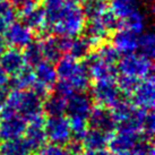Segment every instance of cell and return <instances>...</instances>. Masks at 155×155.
I'll use <instances>...</instances> for the list:
<instances>
[{
	"instance_id": "6da1fadb",
	"label": "cell",
	"mask_w": 155,
	"mask_h": 155,
	"mask_svg": "<svg viewBox=\"0 0 155 155\" xmlns=\"http://www.w3.org/2000/svg\"><path fill=\"white\" fill-rule=\"evenodd\" d=\"M44 13L48 28L57 36L75 38L82 34L86 25V17L76 2L69 0H45Z\"/></svg>"
},
{
	"instance_id": "7a4b0ae2",
	"label": "cell",
	"mask_w": 155,
	"mask_h": 155,
	"mask_svg": "<svg viewBox=\"0 0 155 155\" xmlns=\"http://www.w3.org/2000/svg\"><path fill=\"white\" fill-rule=\"evenodd\" d=\"M57 81L54 85L57 94L67 97L74 92H85L91 85V76L86 64L64 54L57 61Z\"/></svg>"
},
{
	"instance_id": "3957f363",
	"label": "cell",
	"mask_w": 155,
	"mask_h": 155,
	"mask_svg": "<svg viewBox=\"0 0 155 155\" xmlns=\"http://www.w3.org/2000/svg\"><path fill=\"white\" fill-rule=\"evenodd\" d=\"M38 94H35L31 88L27 90H10L7 93L4 101V105L18 116L30 121L35 117L42 116L43 101Z\"/></svg>"
},
{
	"instance_id": "277c9868",
	"label": "cell",
	"mask_w": 155,
	"mask_h": 155,
	"mask_svg": "<svg viewBox=\"0 0 155 155\" xmlns=\"http://www.w3.org/2000/svg\"><path fill=\"white\" fill-rule=\"evenodd\" d=\"M118 71L120 75L131 76L137 79H144L152 75L153 71V64L152 59L143 56L140 53H127L124 54L122 58H119L118 60Z\"/></svg>"
},
{
	"instance_id": "5b68a950",
	"label": "cell",
	"mask_w": 155,
	"mask_h": 155,
	"mask_svg": "<svg viewBox=\"0 0 155 155\" xmlns=\"http://www.w3.org/2000/svg\"><path fill=\"white\" fill-rule=\"evenodd\" d=\"M91 97L97 103L99 107L113 108L124 100V95L117 85L116 79L109 78L95 81V83L92 85Z\"/></svg>"
},
{
	"instance_id": "8992f818",
	"label": "cell",
	"mask_w": 155,
	"mask_h": 155,
	"mask_svg": "<svg viewBox=\"0 0 155 155\" xmlns=\"http://www.w3.org/2000/svg\"><path fill=\"white\" fill-rule=\"evenodd\" d=\"M27 121L12 111L6 105L0 108V142L22 137L26 129Z\"/></svg>"
},
{
	"instance_id": "52a82bcc",
	"label": "cell",
	"mask_w": 155,
	"mask_h": 155,
	"mask_svg": "<svg viewBox=\"0 0 155 155\" xmlns=\"http://www.w3.org/2000/svg\"><path fill=\"white\" fill-rule=\"evenodd\" d=\"M44 129L47 134V139H49L52 144L65 146L73 139L71 128L67 117H49L44 121Z\"/></svg>"
},
{
	"instance_id": "ba28073f",
	"label": "cell",
	"mask_w": 155,
	"mask_h": 155,
	"mask_svg": "<svg viewBox=\"0 0 155 155\" xmlns=\"http://www.w3.org/2000/svg\"><path fill=\"white\" fill-rule=\"evenodd\" d=\"M93 110V100L86 92H74L66 97V114L69 120H86Z\"/></svg>"
},
{
	"instance_id": "9c48e42d",
	"label": "cell",
	"mask_w": 155,
	"mask_h": 155,
	"mask_svg": "<svg viewBox=\"0 0 155 155\" xmlns=\"http://www.w3.org/2000/svg\"><path fill=\"white\" fill-rule=\"evenodd\" d=\"M116 134H112L111 138L109 140L108 146L110 147V151L114 154H119L122 152H127L133 150L142 143L143 140L146 139H152L148 138L146 135H144L142 131L134 129H117Z\"/></svg>"
},
{
	"instance_id": "30bf717a",
	"label": "cell",
	"mask_w": 155,
	"mask_h": 155,
	"mask_svg": "<svg viewBox=\"0 0 155 155\" xmlns=\"http://www.w3.org/2000/svg\"><path fill=\"white\" fill-rule=\"evenodd\" d=\"M154 95V78L153 76H150L147 78L140 79L129 96L131 100V104L136 108L143 109V110H153Z\"/></svg>"
},
{
	"instance_id": "8fae6325",
	"label": "cell",
	"mask_w": 155,
	"mask_h": 155,
	"mask_svg": "<svg viewBox=\"0 0 155 155\" xmlns=\"http://www.w3.org/2000/svg\"><path fill=\"white\" fill-rule=\"evenodd\" d=\"M4 41L10 48H25L33 41V31L23 22L14 21L4 32Z\"/></svg>"
},
{
	"instance_id": "7c38bea8",
	"label": "cell",
	"mask_w": 155,
	"mask_h": 155,
	"mask_svg": "<svg viewBox=\"0 0 155 155\" xmlns=\"http://www.w3.org/2000/svg\"><path fill=\"white\" fill-rule=\"evenodd\" d=\"M70 40L71 38L67 36H47L40 41L44 60L53 64L57 62L65 53H67Z\"/></svg>"
},
{
	"instance_id": "4fadbf2b",
	"label": "cell",
	"mask_w": 155,
	"mask_h": 155,
	"mask_svg": "<svg viewBox=\"0 0 155 155\" xmlns=\"http://www.w3.org/2000/svg\"><path fill=\"white\" fill-rule=\"evenodd\" d=\"M44 119L42 116L35 117L27 121L26 129L24 131V139L28 144L31 151H40L47 143V134L44 129Z\"/></svg>"
},
{
	"instance_id": "5bb4252c",
	"label": "cell",
	"mask_w": 155,
	"mask_h": 155,
	"mask_svg": "<svg viewBox=\"0 0 155 155\" xmlns=\"http://www.w3.org/2000/svg\"><path fill=\"white\" fill-rule=\"evenodd\" d=\"M19 14L22 22L28 26L32 31L43 32L48 28V21L44 9L39 7L34 1L19 9Z\"/></svg>"
},
{
	"instance_id": "9a60e30c",
	"label": "cell",
	"mask_w": 155,
	"mask_h": 155,
	"mask_svg": "<svg viewBox=\"0 0 155 155\" xmlns=\"http://www.w3.org/2000/svg\"><path fill=\"white\" fill-rule=\"evenodd\" d=\"M87 126L90 128L101 130L110 135H112L117 129V124L112 112L109 108L104 107L93 108L87 119Z\"/></svg>"
},
{
	"instance_id": "2e32d148",
	"label": "cell",
	"mask_w": 155,
	"mask_h": 155,
	"mask_svg": "<svg viewBox=\"0 0 155 155\" xmlns=\"http://www.w3.org/2000/svg\"><path fill=\"white\" fill-rule=\"evenodd\" d=\"M87 70L90 74L91 78H93L95 81L99 79H109V78H117V69L116 65L109 64L102 58L97 56V53L91 52L87 57Z\"/></svg>"
},
{
	"instance_id": "e0dca14e",
	"label": "cell",
	"mask_w": 155,
	"mask_h": 155,
	"mask_svg": "<svg viewBox=\"0 0 155 155\" xmlns=\"http://www.w3.org/2000/svg\"><path fill=\"white\" fill-rule=\"evenodd\" d=\"M34 67V84L44 90L50 91L58 81L56 66L53 65V62L42 60Z\"/></svg>"
},
{
	"instance_id": "ac0fdd59",
	"label": "cell",
	"mask_w": 155,
	"mask_h": 155,
	"mask_svg": "<svg viewBox=\"0 0 155 155\" xmlns=\"http://www.w3.org/2000/svg\"><path fill=\"white\" fill-rule=\"evenodd\" d=\"M112 45L117 51L122 54L131 53L138 50V35L120 27L114 32L112 38Z\"/></svg>"
},
{
	"instance_id": "d6986e66",
	"label": "cell",
	"mask_w": 155,
	"mask_h": 155,
	"mask_svg": "<svg viewBox=\"0 0 155 155\" xmlns=\"http://www.w3.org/2000/svg\"><path fill=\"white\" fill-rule=\"evenodd\" d=\"M84 30H85V38L92 44V47L101 45L104 40L108 38V35L111 33L104 22L103 15L97 18L90 19V22Z\"/></svg>"
},
{
	"instance_id": "ffe728a7",
	"label": "cell",
	"mask_w": 155,
	"mask_h": 155,
	"mask_svg": "<svg viewBox=\"0 0 155 155\" xmlns=\"http://www.w3.org/2000/svg\"><path fill=\"white\" fill-rule=\"evenodd\" d=\"M0 65L10 77L17 73L19 69H22L26 64L23 52L19 51V49L9 48L7 50H4L0 54Z\"/></svg>"
},
{
	"instance_id": "44dd1931",
	"label": "cell",
	"mask_w": 155,
	"mask_h": 155,
	"mask_svg": "<svg viewBox=\"0 0 155 155\" xmlns=\"http://www.w3.org/2000/svg\"><path fill=\"white\" fill-rule=\"evenodd\" d=\"M111 138L110 134H107L94 128H87L82 139V146L85 150H95V148H105L108 146Z\"/></svg>"
},
{
	"instance_id": "7402d4cb",
	"label": "cell",
	"mask_w": 155,
	"mask_h": 155,
	"mask_svg": "<svg viewBox=\"0 0 155 155\" xmlns=\"http://www.w3.org/2000/svg\"><path fill=\"white\" fill-rule=\"evenodd\" d=\"M34 70L28 65H25L17 73L9 77L8 87L10 90H27L34 84Z\"/></svg>"
},
{
	"instance_id": "603a6c76",
	"label": "cell",
	"mask_w": 155,
	"mask_h": 155,
	"mask_svg": "<svg viewBox=\"0 0 155 155\" xmlns=\"http://www.w3.org/2000/svg\"><path fill=\"white\" fill-rule=\"evenodd\" d=\"M31 153L32 151L23 136L5 140L0 144V155H31Z\"/></svg>"
},
{
	"instance_id": "cb8c5ba5",
	"label": "cell",
	"mask_w": 155,
	"mask_h": 155,
	"mask_svg": "<svg viewBox=\"0 0 155 155\" xmlns=\"http://www.w3.org/2000/svg\"><path fill=\"white\" fill-rule=\"evenodd\" d=\"M91 52H92V44L87 41L85 36L83 38V36L78 35L75 38H71L68 51H67V53H69V56H71L77 60H81V59L88 57Z\"/></svg>"
},
{
	"instance_id": "d4e9b609",
	"label": "cell",
	"mask_w": 155,
	"mask_h": 155,
	"mask_svg": "<svg viewBox=\"0 0 155 155\" xmlns=\"http://www.w3.org/2000/svg\"><path fill=\"white\" fill-rule=\"evenodd\" d=\"M43 111L48 117L64 116L66 113V97L57 93L47 96L43 102Z\"/></svg>"
},
{
	"instance_id": "484cf974",
	"label": "cell",
	"mask_w": 155,
	"mask_h": 155,
	"mask_svg": "<svg viewBox=\"0 0 155 155\" xmlns=\"http://www.w3.org/2000/svg\"><path fill=\"white\" fill-rule=\"evenodd\" d=\"M110 9L109 0H84L83 13L88 19L97 18L102 16Z\"/></svg>"
},
{
	"instance_id": "4316f807",
	"label": "cell",
	"mask_w": 155,
	"mask_h": 155,
	"mask_svg": "<svg viewBox=\"0 0 155 155\" xmlns=\"http://www.w3.org/2000/svg\"><path fill=\"white\" fill-rule=\"evenodd\" d=\"M121 27L133 32L135 34H142L145 27V17L138 9L134 10L127 17L121 19Z\"/></svg>"
},
{
	"instance_id": "83f0119b",
	"label": "cell",
	"mask_w": 155,
	"mask_h": 155,
	"mask_svg": "<svg viewBox=\"0 0 155 155\" xmlns=\"http://www.w3.org/2000/svg\"><path fill=\"white\" fill-rule=\"evenodd\" d=\"M110 9L111 13L121 21L137 9V0H111Z\"/></svg>"
},
{
	"instance_id": "f1b7e54d",
	"label": "cell",
	"mask_w": 155,
	"mask_h": 155,
	"mask_svg": "<svg viewBox=\"0 0 155 155\" xmlns=\"http://www.w3.org/2000/svg\"><path fill=\"white\" fill-rule=\"evenodd\" d=\"M24 60L26 65L34 67L38 65L40 61L44 60L43 54H42V49H41V43L36 41H32L25 47V50L23 52Z\"/></svg>"
},
{
	"instance_id": "f546056e",
	"label": "cell",
	"mask_w": 155,
	"mask_h": 155,
	"mask_svg": "<svg viewBox=\"0 0 155 155\" xmlns=\"http://www.w3.org/2000/svg\"><path fill=\"white\" fill-rule=\"evenodd\" d=\"M138 50L143 56L152 59L155 54V36L152 32L142 33L138 36Z\"/></svg>"
},
{
	"instance_id": "4dcf8cb0",
	"label": "cell",
	"mask_w": 155,
	"mask_h": 155,
	"mask_svg": "<svg viewBox=\"0 0 155 155\" xmlns=\"http://www.w3.org/2000/svg\"><path fill=\"white\" fill-rule=\"evenodd\" d=\"M140 79H137L131 76H126V75H120L119 77L116 78L117 85L119 87L120 92L122 93L124 96H129L133 91L135 90V87L137 86V84L139 83Z\"/></svg>"
},
{
	"instance_id": "1f68e13d",
	"label": "cell",
	"mask_w": 155,
	"mask_h": 155,
	"mask_svg": "<svg viewBox=\"0 0 155 155\" xmlns=\"http://www.w3.org/2000/svg\"><path fill=\"white\" fill-rule=\"evenodd\" d=\"M96 53L100 58L112 65H116L120 58V53L117 51L112 44H101Z\"/></svg>"
},
{
	"instance_id": "d6a6232c",
	"label": "cell",
	"mask_w": 155,
	"mask_h": 155,
	"mask_svg": "<svg viewBox=\"0 0 155 155\" xmlns=\"http://www.w3.org/2000/svg\"><path fill=\"white\" fill-rule=\"evenodd\" d=\"M117 155H154V148L152 144V139H146L139 143L133 150L127 152H122Z\"/></svg>"
},
{
	"instance_id": "836d02e7",
	"label": "cell",
	"mask_w": 155,
	"mask_h": 155,
	"mask_svg": "<svg viewBox=\"0 0 155 155\" xmlns=\"http://www.w3.org/2000/svg\"><path fill=\"white\" fill-rule=\"evenodd\" d=\"M39 152L40 155H73L68 151L67 147L52 144V143L50 145H44Z\"/></svg>"
},
{
	"instance_id": "e575fe53",
	"label": "cell",
	"mask_w": 155,
	"mask_h": 155,
	"mask_svg": "<svg viewBox=\"0 0 155 155\" xmlns=\"http://www.w3.org/2000/svg\"><path fill=\"white\" fill-rule=\"evenodd\" d=\"M0 17H2L9 24L13 23L15 21V17H16L15 8L6 0L0 1Z\"/></svg>"
},
{
	"instance_id": "d590c367",
	"label": "cell",
	"mask_w": 155,
	"mask_h": 155,
	"mask_svg": "<svg viewBox=\"0 0 155 155\" xmlns=\"http://www.w3.org/2000/svg\"><path fill=\"white\" fill-rule=\"evenodd\" d=\"M79 155H113L110 150H107L105 148H95V150H85Z\"/></svg>"
},
{
	"instance_id": "8d00e7d4",
	"label": "cell",
	"mask_w": 155,
	"mask_h": 155,
	"mask_svg": "<svg viewBox=\"0 0 155 155\" xmlns=\"http://www.w3.org/2000/svg\"><path fill=\"white\" fill-rule=\"evenodd\" d=\"M32 1H33V0H8V2L13 6L14 8H18V9L23 8L24 6L28 5L30 2H32Z\"/></svg>"
},
{
	"instance_id": "74e56055",
	"label": "cell",
	"mask_w": 155,
	"mask_h": 155,
	"mask_svg": "<svg viewBox=\"0 0 155 155\" xmlns=\"http://www.w3.org/2000/svg\"><path fill=\"white\" fill-rule=\"evenodd\" d=\"M5 41H4V39H1V36H0V54L2 53V51L5 50Z\"/></svg>"
},
{
	"instance_id": "f35d334b",
	"label": "cell",
	"mask_w": 155,
	"mask_h": 155,
	"mask_svg": "<svg viewBox=\"0 0 155 155\" xmlns=\"http://www.w3.org/2000/svg\"><path fill=\"white\" fill-rule=\"evenodd\" d=\"M69 1H71V2H78V1H84V0H69Z\"/></svg>"
},
{
	"instance_id": "ab89813d",
	"label": "cell",
	"mask_w": 155,
	"mask_h": 155,
	"mask_svg": "<svg viewBox=\"0 0 155 155\" xmlns=\"http://www.w3.org/2000/svg\"><path fill=\"white\" fill-rule=\"evenodd\" d=\"M1 104H2V102H1V101H0V108H1Z\"/></svg>"
},
{
	"instance_id": "60d3db41",
	"label": "cell",
	"mask_w": 155,
	"mask_h": 155,
	"mask_svg": "<svg viewBox=\"0 0 155 155\" xmlns=\"http://www.w3.org/2000/svg\"><path fill=\"white\" fill-rule=\"evenodd\" d=\"M0 1H4V0H0Z\"/></svg>"
}]
</instances>
